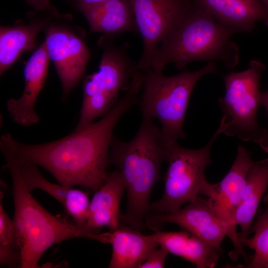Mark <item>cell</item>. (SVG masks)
Here are the masks:
<instances>
[{
    "instance_id": "obj_1",
    "label": "cell",
    "mask_w": 268,
    "mask_h": 268,
    "mask_svg": "<svg viewBox=\"0 0 268 268\" xmlns=\"http://www.w3.org/2000/svg\"><path fill=\"white\" fill-rule=\"evenodd\" d=\"M140 91L134 84L97 122L75 130L60 139L38 144H26L6 133L0 138V148L5 159L20 165L40 166L50 172L63 186H81L94 192L107 174L109 154L114 129L122 116L137 100Z\"/></svg>"
},
{
    "instance_id": "obj_2",
    "label": "cell",
    "mask_w": 268,
    "mask_h": 268,
    "mask_svg": "<svg viewBox=\"0 0 268 268\" xmlns=\"http://www.w3.org/2000/svg\"><path fill=\"white\" fill-rule=\"evenodd\" d=\"M168 148L160 128L149 118H142L137 132L129 141L113 136L109 163L118 169L125 184L127 207L121 218L124 225L140 231L146 227L145 217L149 211L150 194L160 179Z\"/></svg>"
},
{
    "instance_id": "obj_3",
    "label": "cell",
    "mask_w": 268,
    "mask_h": 268,
    "mask_svg": "<svg viewBox=\"0 0 268 268\" xmlns=\"http://www.w3.org/2000/svg\"><path fill=\"white\" fill-rule=\"evenodd\" d=\"M236 33L194 2L184 20L160 44L149 69L162 72L167 65L174 63L178 69H181L189 63L201 61H218L232 69L239 59L238 46L230 40Z\"/></svg>"
},
{
    "instance_id": "obj_4",
    "label": "cell",
    "mask_w": 268,
    "mask_h": 268,
    "mask_svg": "<svg viewBox=\"0 0 268 268\" xmlns=\"http://www.w3.org/2000/svg\"><path fill=\"white\" fill-rule=\"evenodd\" d=\"M5 167L10 173L16 227L21 250V268H39L44 253L53 245L73 238L98 241L99 233L90 231L85 225L72 222L67 216L54 215L33 198L23 179L21 166L6 159Z\"/></svg>"
},
{
    "instance_id": "obj_5",
    "label": "cell",
    "mask_w": 268,
    "mask_h": 268,
    "mask_svg": "<svg viewBox=\"0 0 268 268\" xmlns=\"http://www.w3.org/2000/svg\"><path fill=\"white\" fill-rule=\"evenodd\" d=\"M216 71L213 62H208L200 69L184 70L173 76H165L162 72L151 69L145 71L140 111L142 118L158 120L163 140L168 147L185 138L183 124L196 84L205 75Z\"/></svg>"
},
{
    "instance_id": "obj_6",
    "label": "cell",
    "mask_w": 268,
    "mask_h": 268,
    "mask_svg": "<svg viewBox=\"0 0 268 268\" xmlns=\"http://www.w3.org/2000/svg\"><path fill=\"white\" fill-rule=\"evenodd\" d=\"M220 125L204 146L189 149L178 143L168 148L166 161L168 168L164 177V190L162 197L150 203L148 214H166L179 210L200 195L209 197L214 184L209 183L205 170L211 163L210 153L213 144L223 134Z\"/></svg>"
},
{
    "instance_id": "obj_7",
    "label": "cell",
    "mask_w": 268,
    "mask_h": 268,
    "mask_svg": "<svg viewBox=\"0 0 268 268\" xmlns=\"http://www.w3.org/2000/svg\"><path fill=\"white\" fill-rule=\"evenodd\" d=\"M265 69L262 62L252 60L247 69L223 75L225 92L218 101L224 114L220 121L223 134L258 143L267 152L268 132L257 120L261 105L260 80Z\"/></svg>"
},
{
    "instance_id": "obj_8",
    "label": "cell",
    "mask_w": 268,
    "mask_h": 268,
    "mask_svg": "<svg viewBox=\"0 0 268 268\" xmlns=\"http://www.w3.org/2000/svg\"><path fill=\"white\" fill-rule=\"evenodd\" d=\"M134 16L143 43L134 71L150 68L160 44L182 23L194 6L193 0H125Z\"/></svg>"
},
{
    "instance_id": "obj_9",
    "label": "cell",
    "mask_w": 268,
    "mask_h": 268,
    "mask_svg": "<svg viewBox=\"0 0 268 268\" xmlns=\"http://www.w3.org/2000/svg\"><path fill=\"white\" fill-rule=\"evenodd\" d=\"M254 162L245 147L239 144L236 158L230 170L218 183L214 184L212 195L207 201L214 214L230 228L234 241L230 258L236 261L246 253L237 232L236 216L240 205L250 168Z\"/></svg>"
},
{
    "instance_id": "obj_10",
    "label": "cell",
    "mask_w": 268,
    "mask_h": 268,
    "mask_svg": "<svg viewBox=\"0 0 268 268\" xmlns=\"http://www.w3.org/2000/svg\"><path fill=\"white\" fill-rule=\"evenodd\" d=\"M146 226L156 232L161 230L165 223L178 225L205 241L219 252L221 244L228 237L234 239L228 225L214 213L207 200L197 197L183 208L166 214H148L145 217Z\"/></svg>"
},
{
    "instance_id": "obj_11",
    "label": "cell",
    "mask_w": 268,
    "mask_h": 268,
    "mask_svg": "<svg viewBox=\"0 0 268 268\" xmlns=\"http://www.w3.org/2000/svg\"><path fill=\"white\" fill-rule=\"evenodd\" d=\"M49 59L61 80L64 98L83 77L90 58L84 43L67 29L50 27L45 41Z\"/></svg>"
},
{
    "instance_id": "obj_12",
    "label": "cell",
    "mask_w": 268,
    "mask_h": 268,
    "mask_svg": "<svg viewBox=\"0 0 268 268\" xmlns=\"http://www.w3.org/2000/svg\"><path fill=\"white\" fill-rule=\"evenodd\" d=\"M49 59L44 41L25 64V87L22 95L18 99H10L7 101L6 107L10 117L19 125L29 127L39 121L35 106L46 79Z\"/></svg>"
},
{
    "instance_id": "obj_13",
    "label": "cell",
    "mask_w": 268,
    "mask_h": 268,
    "mask_svg": "<svg viewBox=\"0 0 268 268\" xmlns=\"http://www.w3.org/2000/svg\"><path fill=\"white\" fill-rule=\"evenodd\" d=\"M125 53L113 46H107L99 70L89 75L83 83V98L95 94H105L117 100L121 90L128 88L135 71Z\"/></svg>"
},
{
    "instance_id": "obj_14",
    "label": "cell",
    "mask_w": 268,
    "mask_h": 268,
    "mask_svg": "<svg viewBox=\"0 0 268 268\" xmlns=\"http://www.w3.org/2000/svg\"><path fill=\"white\" fill-rule=\"evenodd\" d=\"M125 190L124 181L118 170L107 173L90 200L84 224L86 228L95 234L104 227L109 231L116 230L121 224L120 204Z\"/></svg>"
},
{
    "instance_id": "obj_15",
    "label": "cell",
    "mask_w": 268,
    "mask_h": 268,
    "mask_svg": "<svg viewBox=\"0 0 268 268\" xmlns=\"http://www.w3.org/2000/svg\"><path fill=\"white\" fill-rule=\"evenodd\" d=\"M221 24L239 32H252L268 15L261 0H193Z\"/></svg>"
},
{
    "instance_id": "obj_16",
    "label": "cell",
    "mask_w": 268,
    "mask_h": 268,
    "mask_svg": "<svg viewBox=\"0 0 268 268\" xmlns=\"http://www.w3.org/2000/svg\"><path fill=\"white\" fill-rule=\"evenodd\" d=\"M120 224L113 231L107 232V244L112 246L109 268H139L150 254L159 246L151 235Z\"/></svg>"
},
{
    "instance_id": "obj_17",
    "label": "cell",
    "mask_w": 268,
    "mask_h": 268,
    "mask_svg": "<svg viewBox=\"0 0 268 268\" xmlns=\"http://www.w3.org/2000/svg\"><path fill=\"white\" fill-rule=\"evenodd\" d=\"M21 170L30 191L38 189L45 192L63 205L74 222L80 225L85 224L90 201L88 193L48 181L36 165L24 164L21 165Z\"/></svg>"
},
{
    "instance_id": "obj_18",
    "label": "cell",
    "mask_w": 268,
    "mask_h": 268,
    "mask_svg": "<svg viewBox=\"0 0 268 268\" xmlns=\"http://www.w3.org/2000/svg\"><path fill=\"white\" fill-rule=\"evenodd\" d=\"M154 240L169 254L179 256L198 268H212L218 263L221 253L195 235L183 230L178 232H155Z\"/></svg>"
},
{
    "instance_id": "obj_19",
    "label": "cell",
    "mask_w": 268,
    "mask_h": 268,
    "mask_svg": "<svg viewBox=\"0 0 268 268\" xmlns=\"http://www.w3.org/2000/svg\"><path fill=\"white\" fill-rule=\"evenodd\" d=\"M79 10L87 19L93 32L111 35L138 31L134 14L125 0H109Z\"/></svg>"
},
{
    "instance_id": "obj_20",
    "label": "cell",
    "mask_w": 268,
    "mask_h": 268,
    "mask_svg": "<svg viewBox=\"0 0 268 268\" xmlns=\"http://www.w3.org/2000/svg\"><path fill=\"white\" fill-rule=\"evenodd\" d=\"M268 185V158L254 162L248 173L246 184L236 216L241 228L239 241L249 236L259 205Z\"/></svg>"
},
{
    "instance_id": "obj_21",
    "label": "cell",
    "mask_w": 268,
    "mask_h": 268,
    "mask_svg": "<svg viewBox=\"0 0 268 268\" xmlns=\"http://www.w3.org/2000/svg\"><path fill=\"white\" fill-rule=\"evenodd\" d=\"M44 24L1 26L0 29V73L7 70L26 51L35 48V39Z\"/></svg>"
},
{
    "instance_id": "obj_22",
    "label": "cell",
    "mask_w": 268,
    "mask_h": 268,
    "mask_svg": "<svg viewBox=\"0 0 268 268\" xmlns=\"http://www.w3.org/2000/svg\"><path fill=\"white\" fill-rule=\"evenodd\" d=\"M0 265L21 268V250L18 232L12 219L0 203Z\"/></svg>"
},
{
    "instance_id": "obj_23",
    "label": "cell",
    "mask_w": 268,
    "mask_h": 268,
    "mask_svg": "<svg viewBox=\"0 0 268 268\" xmlns=\"http://www.w3.org/2000/svg\"><path fill=\"white\" fill-rule=\"evenodd\" d=\"M252 237L240 241L244 247L247 246L253 250L254 254L247 264L243 268H268V207L259 215L252 225Z\"/></svg>"
},
{
    "instance_id": "obj_24",
    "label": "cell",
    "mask_w": 268,
    "mask_h": 268,
    "mask_svg": "<svg viewBox=\"0 0 268 268\" xmlns=\"http://www.w3.org/2000/svg\"><path fill=\"white\" fill-rule=\"evenodd\" d=\"M169 253L163 247L156 248L143 262L139 268H162Z\"/></svg>"
},
{
    "instance_id": "obj_25",
    "label": "cell",
    "mask_w": 268,
    "mask_h": 268,
    "mask_svg": "<svg viewBox=\"0 0 268 268\" xmlns=\"http://www.w3.org/2000/svg\"><path fill=\"white\" fill-rule=\"evenodd\" d=\"M36 10H48L58 15L56 10L51 4L50 0H26Z\"/></svg>"
},
{
    "instance_id": "obj_26",
    "label": "cell",
    "mask_w": 268,
    "mask_h": 268,
    "mask_svg": "<svg viewBox=\"0 0 268 268\" xmlns=\"http://www.w3.org/2000/svg\"><path fill=\"white\" fill-rule=\"evenodd\" d=\"M78 9L93 6L109 0H75Z\"/></svg>"
},
{
    "instance_id": "obj_27",
    "label": "cell",
    "mask_w": 268,
    "mask_h": 268,
    "mask_svg": "<svg viewBox=\"0 0 268 268\" xmlns=\"http://www.w3.org/2000/svg\"><path fill=\"white\" fill-rule=\"evenodd\" d=\"M260 104L265 107L268 113V90L261 92Z\"/></svg>"
},
{
    "instance_id": "obj_28",
    "label": "cell",
    "mask_w": 268,
    "mask_h": 268,
    "mask_svg": "<svg viewBox=\"0 0 268 268\" xmlns=\"http://www.w3.org/2000/svg\"><path fill=\"white\" fill-rule=\"evenodd\" d=\"M263 4H264L265 9L266 10L267 15H268V18L267 21H266V24L267 26H268V0H261Z\"/></svg>"
},
{
    "instance_id": "obj_29",
    "label": "cell",
    "mask_w": 268,
    "mask_h": 268,
    "mask_svg": "<svg viewBox=\"0 0 268 268\" xmlns=\"http://www.w3.org/2000/svg\"><path fill=\"white\" fill-rule=\"evenodd\" d=\"M266 200L267 201H268V195H267V197H266Z\"/></svg>"
}]
</instances>
